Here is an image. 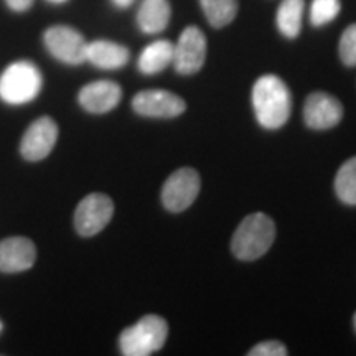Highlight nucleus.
Masks as SVG:
<instances>
[{"label": "nucleus", "mask_w": 356, "mask_h": 356, "mask_svg": "<svg viewBox=\"0 0 356 356\" xmlns=\"http://www.w3.org/2000/svg\"><path fill=\"white\" fill-rule=\"evenodd\" d=\"M274 239V221L264 213H252L236 228L231 239V251L241 261H256L273 248Z\"/></svg>", "instance_id": "obj_2"}, {"label": "nucleus", "mask_w": 356, "mask_h": 356, "mask_svg": "<svg viewBox=\"0 0 356 356\" xmlns=\"http://www.w3.org/2000/svg\"><path fill=\"white\" fill-rule=\"evenodd\" d=\"M113 3L118 8H127L134 3V0H113Z\"/></svg>", "instance_id": "obj_24"}, {"label": "nucleus", "mask_w": 356, "mask_h": 356, "mask_svg": "<svg viewBox=\"0 0 356 356\" xmlns=\"http://www.w3.org/2000/svg\"><path fill=\"white\" fill-rule=\"evenodd\" d=\"M122 99V89L118 83L101 79L89 83L78 95V101L84 111L91 114H104L113 111Z\"/></svg>", "instance_id": "obj_13"}, {"label": "nucleus", "mask_w": 356, "mask_h": 356, "mask_svg": "<svg viewBox=\"0 0 356 356\" xmlns=\"http://www.w3.org/2000/svg\"><path fill=\"white\" fill-rule=\"evenodd\" d=\"M58 140V126L48 115H43L26 129L20 144L22 157L29 162L47 159Z\"/></svg>", "instance_id": "obj_10"}, {"label": "nucleus", "mask_w": 356, "mask_h": 356, "mask_svg": "<svg viewBox=\"0 0 356 356\" xmlns=\"http://www.w3.org/2000/svg\"><path fill=\"white\" fill-rule=\"evenodd\" d=\"M37 261V248L32 239L13 236L0 243V273H24Z\"/></svg>", "instance_id": "obj_12"}, {"label": "nucleus", "mask_w": 356, "mask_h": 356, "mask_svg": "<svg viewBox=\"0 0 356 356\" xmlns=\"http://www.w3.org/2000/svg\"><path fill=\"white\" fill-rule=\"evenodd\" d=\"M335 193L340 202L356 207V157L346 160L337 172Z\"/></svg>", "instance_id": "obj_19"}, {"label": "nucleus", "mask_w": 356, "mask_h": 356, "mask_svg": "<svg viewBox=\"0 0 356 356\" xmlns=\"http://www.w3.org/2000/svg\"><path fill=\"white\" fill-rule=\"evenodd\" d=\"M249 356H286L287 348L286 345L280 343L277 340L262 341V343L256 345L254 348L248 351Z\"/></svg>", "instance_id": "obj_22"}, {"label": "nucleus", "mask_w": 356, "mask_h": 356, "mask_svg": "<svg viewBox=\"0 0 356 356\" xmlns=\"http://www.w3.org/2000/svg\"><path fill=\"white\" fill-rule=\"evenodd\" d=\"M173 61V43L168 40H157V42L147 44L144 51L140 53L139 66L140 73L157 74L163 71Z\"/></svg>", "instance_id": "obj_16"}, {"label": "nucleus", "mask_w": 356, "mask_h": 356, "mask_svg": "<svg viewBox=\"0 0 356 356\" xmlns=\"http://www.w3.org/2000/svg\"><path fill=\"white\" fill-rule=\"evenodd\" d=\"M13 12H25L33 6V0H6Z\"/></svg>", "instance_id": "obj_23"}, {"label": "nucleus", "mask_w": 356, "mask_h": 356, "mask_svg": "<svg viewBox=\"0 0 356 356\" xmlns=\"http://www.w3.org/2000/svg\"><path fill=\"white\" fill-rule=\"evenodd\" d=\"M131 53L122 44L108 42V40H96L88 43L86 61L101 70H119L129 63Z\"/></svg>", "instance_id": "obj_14"}, {"label": "nucleus", "mask_w": 356, "mask_h": 356, "mask_svg": "<svg viewBox=\"0 0 356 356\" xmlns=\"http://www.w3.org/2000/svg\"><path fill=\"white\" fill-rule=\"evenodd\" d=\"M0 330H2V323H0Z\"/></svg>", "instance_id": "obj_27"}, {"label": "nucleus", "mask_w": 356, "mask_h": 356, "mask_svg": "<svg viewBox=\"0 0 356 356\" xmlns=\"http://www.w3.org/2000/svg\"><path fill=\"white\" fill-rule=\"evenodd\" d=\"M252 108L264 129H280L292 113V95L287 84L275 74H264L252 86Z\"/></svg>", "instance_id": "obj_1"}, {"label": "nucleus", "mask_w": 356, "mask_h": 356, "mask_svg": "<svg viewBox=\"0 0 356 356\" xmlns=\"http://www.w3.org/2000/svg\"><path fill=\"white\" fill-rule=\"evenodd\" d=\"M304 0H282L277 8V29L287 38L299 37L304 17Z\"/></svg>", "instance_id": "obj_17"}, {"label": "nucleus", "mask_w": 356, "mask_h": 356, "mask_svg": "<svg viewBox=\"0 0 356 356\" xmlns=\"http://www.w3.org/2000/svg\"><path fill=\"white\" fill-rule=\"evenodd\" d=\"M353 325H355V330H356V312H355V317H353Z\"/></svg>", "instance_id": "obj_26"}, {"label": "nucleus", "mask_w": 356, "mask_h": 356, "mask_svg": "<svg viewBox=\"0 0 356 356\" xmlns=\"http://www.w3.org/2000/svg\"><path fill=\"white\" fill-rule=\"evenodd\" d=\"M204 17L215 29H222L234 20L238 0H200Z\"/></svg>", "instance_id": "obj_18"}, {"label": "nucleus", "mask_w": 356, "mask_h": 356, "mask_svg": "<svg viewBox=\"0 0 356 356\" xmlns=\"http://www.w3.org/2000/svg\"><path fill=\"white\" fill-rule=\"evenodd\" d=\"M168 323L159 315H145L119 337V348L126 356H149L165 345Z\"/></svg>", "instance_id": "obj_4"}, {"label": "nucleus", "mask_w": 356, "mask_h": 356, "mask_svg": "<svg viewBox=\"0 0 356 356\" xmlns=\"http://www.w3.org/2000/svg\"><path fill=\"white\" fill-rule=\"evenodd\" d=\"M340 0H314L310 7L312 25L322 26L335 20L340 13Z\"/></svg>", "instance_id": "obj_20"}, {"label": "nucleus", "mask_w": 356, "mask_h": 356, "mask_svg": "<svg viewBox=\"0 0 356 356\" xmlns=\"http://www.w3.org/2000/svg\"><path fill=\"white\" fill-rule=\"evenodd\" d=\"M340 58L346 66H356V24L350 25L340 38Z\"/></svg>", "instance_id": "obj_21"}, {"label": "nucleus", "mask_w": 356, "mask_h": 356, "mask_svg": "<svg viewBox=\"0 0 356 356\" xmlns=\"http://www.w3.org/2000/svg\"><path fill=\"white\" fill-rule=\"evenodd\" d=\"M43 40L48 51L66 65H81L86 61L88 43L78 30L66 25H56L44 32Z\"/></svg>", "instance_id": "obj_7"}, {"label": "nucleus", "mask_w": 356, "mask_h": 356, "mask_svg": "<svg viewBox=\"0 0 356 356\" xmlns=\"http://www.w3.org/2000/svg\"><path fill=\"white\" fill-rule=\"evenodd\" d=\"M114 215V203L108 195L91 193L79 202L74 211V228L78 234L89 238L101 233Z\"/></svg>", "instance_id": "obj_6"}, {"label": "nucleus", "mask_w": 356, "mask_h": 356, "mask_svg": "<svg viewBox=\"0 0 356 356\" xmlns=\"http://www.w3.org/2000/svg\"><path fill=\"white\" fill-rule=\"evenodd\" d=\"M207 60V37L198 26H186L173 44V66L180 74H195Z\"/></svg>", "instance_id": "obj_8"}, {"label": "nucleus", "mask_w": 356, "mask_h": 356, "mask_svg": "<svg viewBox=\"0 0 356 356\" xmlns=\"http://www.w3.org/2000/svg\"><path fill=\"white\" fill-rule=\"evenodd\" d=\"M343 118V106L327 92H312L304 104V121L310 129L325 131L335 127Z\"/></svg>", "instance_id": "obj_11"}, {"label": "nucleus", "mask_w": 356, "mask_h": 356, "mask_svg": "<svg viewBox=\"0 0 356 356\" xmlns=\"http://www.w3.org/2000/svg\"><path fill=\"white\" fill-rule=\"evenodd\" d=\"M42 71L32 61L20 60L0 74V99L10 106L32 102L42 92Z\"/></svg>", "instance_id": "obj_3"}, {"label": "nucleus", "mask_w": 356, "mask_h": 356, "mask_svg": "<svg viewBox=\"0 0 356 356\" xmlns=\"http://www.w3.org/2000/svg\"><path fill=\"white\" fill-rule=\"evenodd\" d=\"M202 178L195 168L184 167L173 172L162 188V203L170 213H181L197 200Z\"/></svg>", "instance_id": "obj_5"}, {"label": "nucleus", "mask_w": 356, "mask_h": 356, "mask_svg": "<svg viewBox=\"0 0 356 356\" xmlns=\"http://www.w3.org/2000/svg\"><path fill=\"white\" fill-rule=\"evenodd\" d=\"M48 2H53V3H65V2H68V0H48Z\"/></svg>", "instance_id": "obj_25"}, {"label": "nucleus", "mask_w": 356, "mask_h": 356, "mask_svg": "<svg viewBox=\"0 0 356 356\" xmlns=\"http://www.w3.org/2000/svg\"><path fill=\"white\" fill-rule=\"evenodd\" d=\"M172 8L168 0H142L137 12V25L144 33L154 35L167 29Z\"/></svg>", "instance_id": "obj_15"}, {"label": "nucleus", "mask_w": 356, "mask_h": 356, "mask_svg": "<svg viewBox=\"0 0 356 356\" xmlns=\"http://www.w3.org/2000/svg\"><path fill=\"white\" fill-rule=\"evenodd\" d=\"M132 109L144 118L172 119L184 114L186 109L185 101L180 96L163 89H147L134 96Z\"/></svg>", "instance_id": "obj_9"}]
</instances>
